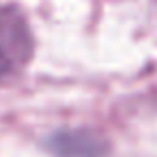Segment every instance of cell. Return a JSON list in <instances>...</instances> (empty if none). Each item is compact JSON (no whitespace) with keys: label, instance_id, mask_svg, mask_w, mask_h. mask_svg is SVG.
<instances>
[{"label":"cell","instance_id":"cell-1","mask_svg":"<svg viewBox=\"0 0 157 157\" xmlns=\"http://www.w3.org/2000/svg\"><path fill=\"white\" fill-rule=\"evenodd\" d=\"M33 54V35L26 17L9 5H0V82L20 71Z\"/></svg>","mask_w":157,"mask_h":157}]
</instances>
